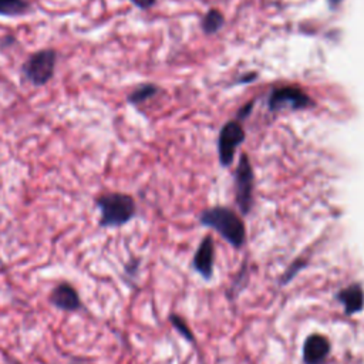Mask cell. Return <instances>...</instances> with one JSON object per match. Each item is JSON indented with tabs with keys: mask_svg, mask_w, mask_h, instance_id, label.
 I'll return each mask as SVG.
<instances>
[{
	"mask_svg": "<svg viewBox=\"0 0 364 364\" xmlns=\"http://www.w3.org/2000/svg\"><path fill=\"white\" fill-rule=\"evenodd\" d=\"M33 11L31 0H0V17L18 18Z\"/></svg>",
	"mask_w": 364,
	"mask_h": 364,
	"instance_id": "11",
	"label": "cell"
},
{
	"mask_svg": "<svg viewBox=\"0 0 364 364\" xmlns=\"http://www.w3.org/2000/svg\"><path fill=\"white\" fill-rule=\"evenodd\" d=\"M169 323H171V326L173 327V330H175L181 337H183L188 343H195V336H193L191 327L188 326V323H186L179 314H175V313L169 314Z\"/></svg>",
	"mask_w": 364,
	"mask_h": 364,
	"instance_id": "13",
	"label": "cell"
},
{
	"mask_svg": "<svg viewBox=\"0 0 364 364\" xmlns=\"http://www.w3.org/2000/svg\"><path fill=\"white\" fill-rule=\"evenodd\" d=\"M199 222L218 232L232 247L240 249L246 242V229L242 219L229 208L215 206L200 213Z\"/></svg>",
	"mask_w": 364,
	"mask_h": 364,
	"instance_id": "2",
	"label": "cell"
},
{
	"mask_svg": "<svg viewBox=\"0 0 364 364\" xmlns=\"http://www.w3.org/2000/svg\"><path fill=\"white\" fill-rule=\"evenodd\" d=\"M58 51L53 47L38 48L27 55L20 65L21 81L34 88L46 87L55 75Z\"/></svg>",
	"mask_w": 364,
	"mask_h": 364,
	"instance_id": "3",
	"label": "cell"
},
{
	"mask_svg": "<svg viewBox=\"0 0 364 364\" xmlns=\"http://www.w3.org/2000/svg\"><path fill=\"white\" fill-rule=\"evenodd\" d=\"M47 301L57 310L77 313L84 309V301L78 290L70 282H58L47 296Z\"/></svg>",
	"mask_w": 364,
	"mask_h": 364,
	"instance_id": "5",
	"label": "cell"
},
{
	"mask_svg": "<svg viewBox=\"0 0 364 364\" xmlns=\"http://www.w3.org/2000/svg\"><path fill=\"white\" fill-rule=\"evenodd\" d=\"M158 92V87L151 82H142L138 84L128 95H127V102L131 105H139L152 97H155Z\"/></svg>",
	"mask_w": 364,
	"mask_h": 364,
	"instance_id": "12",
	"label": "cell"
},
{
	"mask_svg": "<svg viewBox=\"0 0 364 364\" xmlns=\"http://www.w3.org/2000/svg\"><path fill=\"white\" fill-rule=\"evenodd\" d=\"M223 24V16L218 10H209L202 18V28L205 33H216Z\"/></svg>",
	"mask_w": 364,
	"mask_h": 364,
	"instance_id": "14",
	"label": "cell"
},
{
	"mask_svg": "<svg viewBox=\"0 0 364 364\" xmlns=\"http://www.w3.org/2000/svg\"><path fill=\"white\" fill-rule=\"evenodd\" d=\"M306 263L303 262V263H300V260H296V262H293L291 263V266L284 272V274L282 276V279H280V284L282 286H286L297 273H299V270H301L303 269V266H304Z\"/></svg>",
	"mask_w": 364,
	"mask_h": 364,
	"instance_id": "15",
	"label": "cell"
},
{
	"mask_svg": "<svg viewBox=\"0 0 364 364\" xmlns=\"http://www.w3.org/2000/svg\"><path fill=\"white\" fill-rule=\"evenodd\" d=\"M313 105L309 95L297 87H280L276 88L269 98V108L272 111H279L284 108L303 109Z\"/></svg>",
	"mask_w": 364,
	"mask_h": 364,
	"instance_id": "7",
	"label": "cell"
},
{
	"mask_svg": "<svg viewBox=\"0 0 364 364\" xmlns=\"http://www.w3.org/2000/svg\"><path fill=\"white\" fill-rule=\"evenodd\" d=\"M128 1L139 10H148L156 3V0H128Z\"/></svg>",
	"mask_w": 364,
	"mask_h": 364,
	"instance_id": "16",
	"label": "cell"
},
{
	"mask_svg": "<svg viewBox=\"0 0 364 364\" xmlns=\"http://www.w3.org/2000/svg\"><path fill=\"white\" fill-rule=\"evenodd\" d=\"M243 139H245V132L242 125L237 121H229L222 127L219 132L218 149H219V159L223 166H229L232 164L235 152Z\"/></svg>",
	"mask_w": 364,
	"mask_h": 364,
	"instance_id": "6",
	"label": "cell"
},
{
	"mask_svg": "<svg viewBox=\"0 0 364 364\" xmlns=\"http://www.w3.org/2000/svg\"><path fill=\"white\" fill-rule=\"evenodd\" d=\"M334 299L343 306L346 316H353L364 310V289L358 282L340 289L334 294Z\"/></svg>",
	"mask_w": 364,
	"mask_h": 364,
	"instance_id": "10",
	"label": "cell"
},
{
	"mask_svg": "<svg viewBox=\"0 0 364 364\" xmlns=\"http://www.w3.org/2000/svg\"><path fill=\"white\" fill-rule=\"evenodd\" d=\"M94 203L100 212L98 226L102 229L125 226L136 216L135 199L125 192H101L94 198Z\"/></svg>",
	"mask_w": 364,
	"mask_h": 364,
	"instance_id": "1",
	"label": "cell"
},
{
	"mask_svg": "<svg viewBox=\"0 0 364 364\" xmlns=\"http://www.w3.org/2000/svg\"><path fill=\"white\" fill-rule=\"evenodd\" d=\"M193 270L203 279L210 280L215 270V243L210 236H205L198 245L192 259Z\"/></svg>",
	"mask_w": 364,
	"mask_h": 364,
	"instance_id": "9",
	"label": "cell"
},
{
	"mask_svg": "<svg viewBox=\"0 0 364 364\" xmlns=\"http://www.w3.org/2000/svg\"><path fill=\"white\" fill-rule=\"evenodd\" d=\"M331 353L328 337L320 333H311L304 338L301 348L303 364H324Z\"/></svg>",
	"mask_w": 364,
	"mask_h": 364,
	"instance_id": "8",
	"label": "cell"
},
{
	"mask_svg": "<svg viewBox=\"0 0 364 364\" xmlns=\"http://www.w3.org/2000/svg\"><path fill=\"white\" fill-rule=\"evenodd\" d=\"M236 202L243 215H247L253 206V172L247 155H242L236 168Z\"/></svg>",
	"mask_w": 364,
	"mask_h": 364,
	"instance_id": "4",
	"label": "cell"
},
{
	"mask_svg": "<svg viewBox=\"0 0 364 364\" xmlns=\"http://www.w3.org/2000/svg\"><path fill=\"white\" fill-rule=\"evenodd\" d=\"M250 107H252V102H250V104H247L246 107H243V108H242V111H240V117H242V115H246V114L250 111Z\"/></svg>",
	"mask_w": 364,
	"mask_h": 364,
	"instance_id": "17",
	"label": "cell"
}]
</instances>
